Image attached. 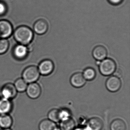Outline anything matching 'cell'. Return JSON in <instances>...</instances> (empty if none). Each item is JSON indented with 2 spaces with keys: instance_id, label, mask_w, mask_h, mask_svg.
<instances>
[{
  "instance_id": "cell-25",
  "label": "cell",
  "mask_w": 130,
  "mask_h": 130,
  "mask_svg": "<svg viewBox=\"0 0 130 130\" xmlns=\"http://www.w3.org/2000/svg\"><path fill=\"white\" fill-rule=\"evenodd\" d=\"M108 1L112 5H117L121 4L123 0H108Z\"/></svg>"
},
{
  "instance_id": "cell-18",
  "label": "cell",
  "mask_w": 130,
  "mask_h": 130,
  "mask_svg": "<svg viewBox=\"0 0 130 130\" xmlns=\"http://www.w3.org/2000/svg\"><path fill=\"white\" fill-rule=\"evenodd\" d=\"M110 128L111 130H126V125L124 121L118 119L111 122Z\"/></svg>"
},
{
  "instance_id": "cell-26",
  "label": "cell",
  "mask_w": 130,
  "mask_h": 130,
  "mask_svg": "<svg viewBox=\"0 0 130 130\" xmlns=\"http://www.w3.org/2000/svg\"><path fill=\"white\" fill-rule=\"evenodd\" d=\"M114 76H116L117 77H121V76L122 73L121 71V70H119V69H116L114 73Z\"/></svg>"
},
{
  "instance_id": "cell-19",
  "label": "cell",
  "mask_w": 130,
  "mask_h": 130,
  "mask_svg": "<svg viewBox=\"0 0 130 130\" xmlns=\"http://www.w3.org/2000/svg\"><path fill=\"white\" fill-rule=\"evenodd\" d=\"M14 85L17 92H23L26 90L28 84L23 78H19L15 81Z\"/></svg>"
},
{
  "instance_id": "cell-15",
  "label": "cell",
  "mask_w": 130,
  "mask_h": 130,
  "mask_svg": "<svg viewBox=\"0 0 130 130\" xmlns=\"http://www.w3.org/2000/svg\"><path fill=\"white\" fill-rule=\"evenodd\" d=\"M75 121L70 117L61 121L60 129V130H73L75 128Z\"/></svg>"
},
{
  "instance_id": "cell-7",
  "label": "cell",
  "mask_w": 130,
  "mask_h": 130,
  "mask_svg": "<svg viewBox=\"0 0 130 130\" xmlns=\"http://www.w3.org/2000/svg\"><path fill=\"white\" fill-rule=\"evenodd\" d=\"M121 86V82L120 79L115 76L109 77L106 83V86L107 89L112 92L118 91Z\"/></svg>"
},
{
  "instance_id": "cell-9",
  "label": "cell",
  "mask_w": 130,
  "mask_h": 130,
  "mask_svg": "<svg viewBox=\"0 0 130 130\" xmlns=\"http://www.w3.org/2000/svg\"><path fill=\"white\" fill-rule=\"evenodd\" d=\"M48 28L47 22L43 19L37 20L33 26V30L36 34L42 35L45 34Z\"/></svg>"
},
{
  "instance_id": "cell-28",
  "label": "cell",
  "mask_w": 130,
  "mask_h": 130,
  "mask_svg": "<svg viewBox=\"0 0 130 130\" xmlns=\"http://www.w3.org/2000/svg\"><path fill=\"white\" fill-rule=\"evenodd\" d=\"M1 130H12L10 128H2Z\"/></svg>"
},
{
  "instance_id": "cell-2",
  "label": "cell",
  "mask_w": 130,
  "mask_h": 130,
  "mask_svg": "<svg viewBox=\"0 0 130 130\" xmlns=\"http://www.w3.org/2000/svg\"><path fill=\"white\" fill-rule=\"evenodd\" d=\"M40 74L36 66H30L26 68L23 72L22 78L27 83H35L39 78Z\"/></svg>"
},
{
  "instance_id": "cell-4",
  "label": "cell",
  "mask_w": 130,
  "mask_h": 130,
  "mask_svg": "<svg viewBox=\"0 0 130 130\" xmlns=\"http://www.w3.org/2000/svg\"><path fill=\"white\" fill-rule=\"evenodd\" d=\"M13 31L10 22L6 20H0V39H7L12 36Z\"/></svg>"
},
{
  "instance_id": "cell-3",
  "label": "cell",
  "mask_w": 130,
  "mask_h": 130,
  "mask_svg": "<svg viewBox=\"0 0 130 130\" xmlns=\"http://www.w3.org/2000/svg\"><path fill=\"white\" fill-rule=\"evenodd\" d=\"M99 70L102 75L109 76L114 73L116 68L115 62L112 59L106 58L100 61Z\"/></svg>"
},
{
  "instance_id": "cell-23",
  "label": "cell",
  "mask_w": 130,
  "mask_h": 130,
  "mask_svg": "<svg viewBox=\"0 0 130 130\" xmlns=\"http://www.w3.org/2000/svg\"><path fill=\"white\" fill-rule=\"evenodd\" d=\"M71 113L69 110L66 109H63L60 110V120L67 119L70 118Z\"/></svg>"
},
{
  "instance_id": "cell-16",
  "label": "cell",
  "mask_w": 130,
  "mask_h": 130,
  "mask_svg": "<svg viewBox=\"0 0 130 130\" xmlns=\"http://www.w3.org/2000/svg\"><path fill=\"white\" fill-rule=\"evenodd\" d=\"M12 123V119L9 115L8 114L0 115V127L1 128H10Z\"/></svg>"
},
{
  "instance_id": "cell-11",
  "label": "cell",
  "mask_w": 130,
  "mask_h": 130,
  "mask_svg": "<svg viewBox=\"0 0 130 130\" xmlns=\"http://www.w3.org/2000/svg\"><path fill=\"white\" fill-rule=\"evenodd\" d=\"M107 54V49L103 45H98L95 47L93 50V56L97 61H100L104 60L106 58Z\"/></svg>"
},
{
  "instance_id": "cell-1",
  "label": "cell",
  "mask_w": 130,
  "mask_h": 130,
  "mask_svg": "<svg viewBox=\"0 0 130 130\" xmlns=\"http://www.w3.org/2000/svg\"><path fill=\"white\" fill-rule=\"evenodd\" d=\"M13 34L14 39L19 44L26 46L29 44L34 38L33 31L26 26L17 27L13 31Z\"/></svg>"
},
{
  "instance_id": "cell-22",
  "label": "cell",
  "mask_w": 130,
  "mask_h": 130,
  "mask_svg": "<svg viewBox=\"0 0 130 130\" xmlns=\"http://www.w3.org/2000/svg\"><path fill=\"white\" fill-rule=\"evenodd\" d=\"M9 47V42L7 39H0V55L6 53Z\"/></svg>"
},
{
  "instance_id": "cell-6",
  "label": "cell",
  "mask_w": 130,
  "mask_h": 130,
  "mask_svg": "<svg viewBox=\"0 0 130 130\" xmlns=\"http://www.w3.org/2000/svg\"><path fill=\"white\" fill-rule=\"evenodd\" d=\"M38 68L40 74L43 76H47L53 72L54 65L52 61L46 59L40 63Z\"/></svg>"
},
{
  "instance_id": "cell-21",
  "label": "cell",
  "mask_w": 130,
  "mask_h": 130,
  "mask_svg": "<svg viewBox=\"0 0 130 130\" xmlns=\"http://www.w3.org/2000/svg\"><path fill=\"white\" fill-rule=\"evenodd\" d=\"M83 74L85 79L92 80L95 77L96 72L94 69L88 68L84 70Z\"/></svg>"
},
{
  "instance_id": "cell-14",
  "label": "cell",
  "mask_w": 130,
  "mask_h": 130,
  "mask_svg": "<svg viewBox=\"0 0 130 130\" xmlns=\"http://www.w3.org/2000/svg\"><path fill=\"white\" fill-rule=\"evenodd\" d=\"M12 108V104L10 100L0 98V115L8 114Z\"/></svg>"
},
{
  "instance_id": "cell-5",
  "label": "cell",
  "mask_w": 130,
  "mask_h": 130,
  "mask_svg": "<svg viewBox=\"0 0 130 130\" xmlns=\"http://www.w3.org/2000/svg\"><path fill=\"white\" fill-rule=\"evenodd\" d=\"M17 91L14 84L7 83L4 85L0 90V95L1 98L10 100L15 97L17 95Z\"/></svg>"
},
{
  "instance_id": "cell-12",
  "label": "cell",
  "mask_w": 130,
  "mask_h": 130,
  "mask_svg": "<svg viewBox=\"0 0 130 130\" xmlns=\"http://www.w3.org/2000/svg\"><path fill=\"white\" fill-rule=\"evenodd\" d=\"M70 83L71 85L74 87L80 88L85 85L86 80L81 73H76L73 74L71 77Z\"/></svg>"
},
{
  "instance_id": "cell-29",
  "label": "cell",
  "mask_w": 130,
  "mask_h": 130,
  "mask_svg": "<svg viewBox=\"0 0 130 130\" xmlns=\"http://www.w3.org/2000/svg\"><path fill=\"white\" fill-rule=\"evenodd\" d=\"M56 130H60V129H58V128H57V129H56Z\"/></svg>"
},
{
  "instance_id": "cell-24",
  "label": "cell",
  "mask_w": 130,
  "mask_h": 130,
  "mask_svg": "<svg viewBox=\"0 0 130 130\" xmlns=\"http://www.w3.org/2000/svg\"><path fill=\"white\" fill-rule=\"evenodd\" d=\"M7 10V7L6 4L2 1H0V16L5 15Z\"/></svg>"
},
{
  "instance_id": "cell-27",
  "label": "cell",
  "mask_w": 130,
  "mask_h": 130,
  "mask_svg": "<svg viewBox=\"0 0 130 130\" xmlns=\"http://www.w3.org/2000/svg\"><path fill=\"white\" fill-rule=\"evenodd\" d=\"M73 130H87L86 127L83 128H75Z\"/></svg>"
},
{
  "instance_id": "cell-17",
  "label": "cell",
  "mask_w": 130,
  "mask_h": 130,
  "mask_svg": "<svg viewBox=\"0 0 130 130\" xmlns=\"http://www.w3.org/2000/svg\"><path fill=\"white\" fill-rule=\"evenodd\" d=\"M39 130H56L57 128L55 122L48 119H44L39 123Z\"/></svg>"
},
{
  "instance_id": "cell-8",
  "label": "cell",
  "mask_w": 130,
  "mask_h": 130,
  "mask_svg": "<svg viewBox=\"0 0 130 130\" xmlns=\"http://www.w3.org/2000/svg\"><path fill=\"white\" fill-rule=\"evenodd\" d=\"M26 91L29 98L35 99L40 96L41 93V89L39 84L35 82L29 84Z\"/></svg>"
},
{
  "instance_id": "cell-10",
  "label": "cell",
  "mask_w": 130,
  "mask_h": 130,
  "mask_svg": "<svg viewBox=\"0 0 130 130\" xmlns=\"http://www.w3.org/2000/svg\"><path fill=\"white\" fill-rule=\"evenodd\" d=\"M28 52L27 46L19 44L16 45L13 48V54L17 59L22 60L26 57Z\"/></svg>"
},
{
  "instance_id": "cell-20",
  "label": "cell",
  "mask_w": 130,
  "mask_h": 130,
  "mask_svg": "<svg viewBox=\"0 0 130 130\" xmlns=\"http://www.w3.org/2000/svg\"><path fill=\"white\" fill-rule=\"evenodd\" d=\"M48 119L54 122H57L60 120V110L54 109H52L48 114Z\"/></svg>"
},
{
  "instance_id": "cell-13",
  "label": "cell",
  "mask_w": 130,
  "mask_h": 130,
  "mask_svg": "<svg viewBox=\"0 0 130 130\" xmlns=\"http://www.w3.org/2000/svg\"><path fill=\"white\" fill-rule=\"evenodd\" d=\"M103 127L102 121L98 118H93L88 120L86 128L87 130H102Z\"/></svg>"
}]
</instances>
